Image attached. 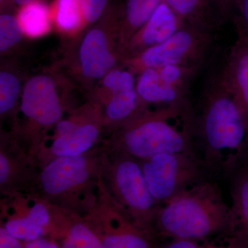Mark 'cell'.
I'll list each match as a JSON object with an SVG mask.
<instances>
[{
    "mask_svg": "<svg viewBox=\"0 0 248 248\" xmlns=\"http://www.w3.org/2000/svg\"><path fill=\"white\" fill-rule=\"evenodd\" d=\"M200 129L207 162L230 170L248 151V124L221 71L205 86L201 103Z\"/></svg>",
    "mask_w": 248,
    "mask_h": 248,
    "instance_id": "1",
    "label": "cell"
},
{
    "mask_svg": "<svg viewBox=\"0 0 248 248\" xmlns=\"http://www.w3.org/2000/svg\"><path fill=\"white\" fill-rule=\"evenodd\" d=\"M155 231L172 239L232 236L231 208L215 184L200 181L159 207Z\"/></svg>",
    "mask_w": 248,
    "mask_h": 248,
    "instance_id": "2",
    "label": "cell"
},
{
    "mask_svg": "<svg viewBox=\"0 0 248 248\" xmlns=\"http://www.w3.org/2000/svg\"><path fill=\"white\" fill-rule=\"evenodd\" d=\"M194 121L187 104L156 110L141 107L122 124L117 138L120 153L144 161L156 155H194Z\"/></svg>",
    "mask_w": 248,
    "mask_h": 248,
    "instance_id": "3",
    "label": "cell"
},
{
    "mask_svg": "<svg viewBox=\"0 0 248 248\" xmlns=\"http://www.w3.org/2000/svg\"><path fill=\"white\" fill-rule=\"evenodd\" d=\"M212 41L213 32L186 24L162 43L124 60L133 73L170 65L201 68Z\"/></svg>",
    "mask_w": 248,
    "mask_h": 248,
    "instance_id": "4",
    "label": "cell"
},
{
    "mask_svg": "<svg viewBox=\"0 0 248 248\" xmlns=\"http://www.w3.org/2000/svg\"><path fill=\"white\" fill-rule=\"evenodd\" d=\"M112 177L123 210L137 226L152 236L159 208L147 184L141 163L120 153L113 164Z\"/></svg>",
    "mask_w": 248,
    "mask_h": 248,
    "instance_id": "5",
    "label": "cell"
},
{
    "mask_svg": "<svg viewBox=\"0 0 248 248\" xmlns=\"http://www.w3.org/2000/svg\"><path fill=\"white\" fill-rule=\"evenodd\" d=\"M151 195L158 203L169 200L189 186L200 182L201 169L196 156L165 153L141 161Z\"/></svg>",
    "mask_w": 248,
    "mask_h": 248,
    "instance_id": "6",
    "label": "cell"
},
{
    "mask_svg": "<svg viewBox=\"0 0 248 248\" xmlns=\"http://www.w3.org/2000/svg\"><path fill=\"white\" fill-rule=\"evenodd\" d=\"M120 15L119 6L110 5L99 19V24L85 35L79 49L81 71L86 78L99 79L110 71L116 63L111 49L108 29Z\"/></svg>",
    "mask_w": 248,
    "mask_h": 248,
    "instance_id": "7",
    "label": "cell"
},
{
    "mask_svg": "<svg viewBox=\"0 0 248 248\" xmlns=\"http://www.w3.org/2000/svg\"><path fill=\"white\" fill-rule=\"evenodd\" d=\"M21 110L40 125L58 122L62 115V108L53 79L44 75L31 78L23 91Z\"/></svg>",
    "mask_w": 248,
    "mask_h": 248,
    "instance_id": "8",
    "label": "cell"
},
{
    "mask_svg": "<svg viewBox=\"0 0 248 248\" xmlns=\"http://www.w3.org/2000/svg\"><path fill=\"white\" fill-rule=\"evenodd\" d=\"M186 24L163 0L148 22L129 42L124 53V60L162 43Z\"/></svg>",
    "mask_w": 248,
    "mask_h": 248,
    "instance_id": "9",
    "label": "cell"
},
{
    "mask_svg": "<svg viewBox=\"0 0 248 248\" xmlns=\"http://www.w3.org/2000/svg\"><path fill=\"white\" fill-rule=\"evenodd\" d=\"M234 25L236 39L221 73L248 124V35L239 24Z\"/></svg>",
    "mask_w": 248,
    "mask_h": 248,
    "instance_id": "10",
    "label": "cell"
},
{
    "mask_svg": "<svg viewBox=\"0 0 248 248\" xmlns=\"http://www.w3.org/2000/svg\"><path fill=\"white\" fill-rule=\"evenodd\" d=\"M89 178V166L84 156H60L45 168L41 181L47 194L56 195L82 185Z\"/></svg>",
    "mask_w": 248,
    "mask_h": 248,
    "instance_id": "11",
    "label": "cell"
},
{
    "mask_svg": "<svg viewBox=\"0 0 248 248\" xmlns=\"http://www.w3.org/2000/svg\"><path fill=\"white\" fill-rule=\"evenodd\" d=\"M92 228L104 248H153L151 235L137 226L125 211L112 213L108 220Z\"/></svg>",
    "mask_w": 248,
    "mask_h": 248,
    "instance_id": "12",
    "label": "cell"
},
{
    "mask_svg": "<svg viewBox=\"0 0 248 248\" xmlns=\"http://www.w3.org/2000/svg\"><path fill=\"white\" fill-rule=\"evenodd\" d=\"M105 86L112 93L107 114L112 122L123 124L140 108L134 73L115 70L106 79Z\"/></svg>",
    "mask_w": 248,
    "mask_h": 248,
    "instance_id": "13",
    "label": "cell"
},
{
    "mask_svg": "<svg viewBox=\"0 0 248 248\" xmlns=\"http://www.w3.org/2000/svg\"><path fill=\"white\" fill-rule=\"evenodd\" d=\"M136 89L141 107L147 104L160 107L186 104L188 93L160 79L156 68H146L140 73Z\"/></svg>",
    "mask_w": 248,
    "mask_h": 248,
    "instance_id": "14",
    "label": "cell"
},
{
    "mask_svg": "<svg viewBox=\"0 0 248 248\" xmlns=\"http://www.w3.org/2000/svg\"><path fill=\"white\" fill-rule=\"evenodd\" d=\"M163 0H124L120 9L119 44L123 54L135 34L151 18Z\"/></svg>",
    "mask_w": 248,
    "mask_h": 248,
    "instance_id": "15",
    "label": "cell"
},
{
    "mask_svg": "<svg viewBox=\"0 0 248 248\" xmlns=\"http://www.w3.org/2000/svg\"><path fill=\"white\" fill-rule=\"evenodd\" d=\"M231 195L232 236L248 248V166L235 178Z\"/></svg>",
    "mask_w": 248,
    "mask_h": 248,
    "instance_id": "16",
    "label": "cell"
},
{
    "mask_svg": "<svg viewBox=\"0 0 248 248\" xmlns=\"http://www.w3.org/2000/svg\"><path fill=\"white\" fill-rule=\"evenodd\" d=\"M99 130L91 124L79 125L62 135H58L51 146V151L57 156H79L89 151L97 141Z\"/></svg>",
    "mask_w": 248,
    "mask_h": 248,
    "instance_id": "17",
    "label": "cell"
},
{
    "mask_svg": "<svg viewBox=\"0 0 248 248\" xmlns=\"http://www.w3.org/2000/svg\"><path fill=\"white\" fill-rule=\"evenodd\" d=\"M186 24L213 32L218 29L210 0H164Z\"/></svg>",
    "mask_w": 248,
    "mask_h": 248,
    "instance_id": "18",
    "label": "cell"
},
{
    "mask_svg": "<svg viewBox=\"0 0 248 248\" xmlns=\"http://www.w3.org/2000/svg\"><path fill=\"white\" fill-rule=\"evenodd\" d=\"M17 17L23 32L29 37H42L51 28L52 12L42 0H33L20 6Z\"/></svg>",
    "mask_w": 248,
    "mask_h": 248,
    "instance_id": "19",
    "label": "cell"
},
{
    "mask_svg": "<svg viewBox=\"0 0 248 248\" xmlns=\"http://www.w3.org/2000/svg\"><path fill=\"white\" fill-rule=\"evenodd\" d=\"M64 232L60 248H104L97 233L86 223H74Z\"/></svg>",
    "mask_w": 248,
    "mask_h": 248,
    "instance_id": "20",
    "label": "cell"
},
{
    "mask_svg": "<svg viewBox=\"0 0 248 248\" xmlns=\"http://www.w3.org/2000/svg\"><path fill=\"white\" fill-rule=\"evenodd\" d=\"M53 17L58 27L65 32L78 30L85 22L78 0H56Z\"/></svg>",
    "mask_w": 248,
    "mask_h": 248,
    "instance_id": "21",
    "label": "cell"
},
{
    "mask_svg": "<svg viewBox=\"0 0 248 248\" xmlns=\"http://www.w3.org/2000/svg\"><path fill=\"white\" fill-rule=\"evenodd\" d=\"M4 228L11 236L26 242L40 239L45 231V228L39 226L28 217L9 220Z\"/></svg>",
    "mask_w": 248,
    "mask_h": 248,
    "instance_id": "22",
    "label": "cell"
},
{
    "mask_svg": "<svg viewBox=\"0 0 248 248\" xmlns=\"http://www.w3.org/2000/svg\"><path fill=\"white\" fill-rule=\"evenodd\" d=\"M24 35L17 16L3 13L0 16V50L1 53L12 48Z\"/></svg>",
    "mask_w": 248,
    "mask_h": 248,
    "instance_id": "23",
    "label": "cell"
},
{
    "mask_svg": "<svg viewBox=\"0 0 248 248\" xmlns=\"http://www.w3.org/2000/svg\"><path fill=\"white\" fill-rule=\"evenodd\" d=\"M213 239H172L160 248H246L232 236Z\"/></svg>",
    "mask_w": 248,
    "mask_h": 248,
    "instance_id": "24",
    "label": "cell"
},
{
    "mask_svg": "<svg viewBox=\"0 0 248 248\" xmlns=\"http://www.w3.org/2000/svg\"><path fill=\"white\" fill-rule=\"evenodd\" d=\"M20 83L9 72L0 73V112L6 113L14 107L19 96Z\"/></svg>",
    "mask_w": 248,
    "mask_h": 248,
    "instance_id": "25",
    "label": "cell"
},
{
    "mask_svg": "<svg viewBox=\"0 0 248 248\" xmlns=\"http://www.w3.org/2000/svg\"><path fill=\"white\" fill-rule=\"evenodd\" d=\"M85 22L94 23L99 21L108 9V0H78Z\"/></svg>",
    "mask_w": 248,
    "mask_h": 248,
    "instance_id": "26",
    "label": "cell"
},
{
    "mask_svg": "<svg viewBox=\"0 0 248 248\" xmlns=\"http://www.w3.org/2000/svg\"><path fill=\"white\" fill-rule=\"evenodd\" d=\"M217 27L232 18L236 0H210Z\"/></svg>",
    "mask_w": 248,
    "mask_h": 248,
    "instance_id": "27",
    "label": "cell"
},
{
    "mask_svg": "<svg viewBox=\"0 0 248 248\" xmlns=\"http://www.w3.org/2000/svg\"><path fill=\"white\" fill-rule=\"evenodd\" d=\"M36 224L45 228L50 222V215L46 207L42 203H36L29 212L27 216Z\"/></svg>",
    "mask_w": 248,
    "mask_h": 248,
    "instance_id": "28",
    "label": "cell"
},
{
    "mask_svg": "<svg viewBox=\"0 0 248 248\" xmlns=\"http://www.w3.org/2000/svg\"><path fill=\"white\" fill-rule=\"evenodd\" d=\"M233 23L239 24L248 35V0H236Z\"/></svg>",
    "mask_w": 248,
    "mask_h": 248,
    "instance_id": "29",
    "label": "cell"
},
{
    "mask_svg": "<svg viewBox=\"0 0 248 248\" xmlns=\"http://www.w3.org/2000/svg\"><path fill=\"white\" fill-rule=\"evenodd\" d=\"M0 248H24L19 240L6 231L4 227L0 228Z\"/></svg>",
    "mask_w": 248,
    "mask_h": 248,
    "instance_id": "30",
    "label": "cell"
},
{
    "mask_svg": "<svg viewBox=\"0 0 248 248\" xmlns=\"http://www.w3.org/2000/svg\"><path fill=\"white\" fill-rule=\"evenodd\" d=\"M24 248H60L57 243L53 240H49L46 238H40L35 241L28 242Z\"/></svg>",
    "mask_w": 248,
    "mask_h": 248,
    "instance_id": "31",
    "label": "cell"
},
{
    "mask_svg": "<svg viewBox=\"0 0 248 248\" xmlns=\"http://www.w3.org/2000/svg\"><path fill=\"white\" fill-rule=\"evenodd\" d=\"M10 166L9 160L4 154L0 155V183L1 185L4 184L9 178Z\"/></svg>",
    "mask_w": 248,
    "mask_h": 248,
    "instance_id": "32",
    "label": "cell"
},
{
    "mask_svg": "<svg viewBox=\"0 0 248 248\" xmlns=\"http://www.w3.org/2000/svg\"><path fill=\"white\" fill-rule=\"evenodd\" d=\"M33 1V0H14L15 3L16 4L19 5V6H22L23 5L28 4V3L31 2V1Z\"/></svg>",
    "mask_w": 248,
    "mask_h": 248,
    "instance_id": "33",
    "label": "cell"
}]
</instances>
